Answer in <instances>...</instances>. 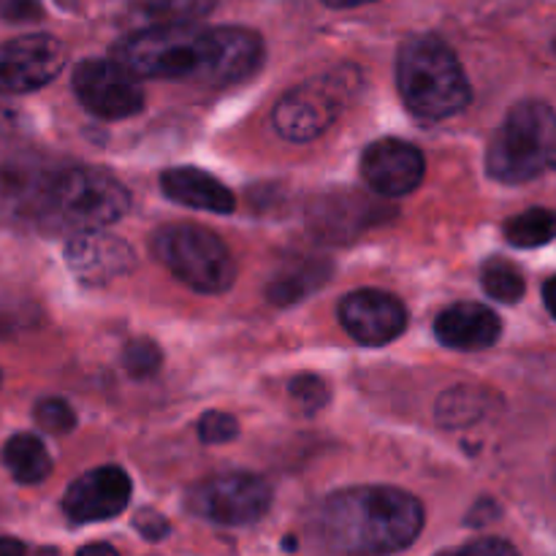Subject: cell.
Masks as SVG:
<instances>
[{
  "label": "cell",
  "mask_w": 556,
  "mask_h": 556,
  "mask_svg": "<svg viewBox=\"0 0 556 556\" xmlns=\"http://www.w3.org/2000/svg\"><path fill=\"white\" fill-rule=\"evenodd\" d=\"M288 391H291V396L304 413H318L329 402V386L318 375H299V378L291 380Z\"/></svg>",
  "instance_id": "24"
},
{
  "label": "cell",
  "mask_w": 556,
  "mask_h": 556,
  "mask_svg": "<svg viewBox=\"0 0 556 556\" xmlns=\"http://www.w3.org/2000/svg\"><path fill=\"white\" fill-rule=\"evenodd\" d=\"M543 302H546L548 313H552L556 318V277H552V280L543 286Z\"/></svg>",
  "instance_id": "33"
},
{
  "label": "cell",
  "mask_w": 556,
  "mask_h": 556,
  "mask_svg": "<svg viewBox=\"0 0 556 556\" xmlns=\"http://www.w3.org/2000/svg\"><path fill=\"white\" fill-rule=\"evenodd\" d=\"M556 166V112L543 101L516 103L494 134L486 168L497 182L521 185Z\"/></svg>",
  "instance_id": "4"
},
{
  "label": "cell",
  "mask_w": 556,
  "mask_h": 556,
  "mask_svg": "<svg viewBox=\"0 0 556 556\" xmlns=\"http://www.w3.org/2000/svg\"><path fill=\"white\" fill-rule=\"evenodd\" d=\"M74 92L81 106L101 119H125L144 109L139 79L117 60H81L74 68Z\"/></svg>",
  "instance_id": "9"
},
{
  "label": "cell",
  "mask_w": 556,
  "mask_h": 556,
  "mask_svg": "<svg viewBox=\"0 0 556 556\" xmlns=\"http://www.w3.org/2000/svg\"><path fill=\"white\" fill-rule=\"evenodd\" d=\"M185 503L190 514L212 525L244 527L269 510L271 489L264 478L250 472H226L195 483Z\"/></svg>",
  "instance_id": "8"
},
{
  "label": "cell",
  "mask_w": 556,
  "mask_h": 556,
  "mask_svg": "<svg viewBox=\"0 0 556 556\" xmlns=\"http://www.w3.org/2000/svg\"><path fill=\"white\" fill-rule=\"evenodd\" d=\"M424 174H427L424 152L405 139H380L362 155L364 182L386 199L413 193L424 182Z\"/></svg>",
  "instance_id": "12"
},
{
  "label": "cell",
  "mask_w": 556,
  "mask_h": 556,
  "mask_svg": "<svg viewBox=\"0 0 556 556\" xmlns=\"http://www.w3.org/2000/svg\"><path fill=\"white\" fill-rule=\"evenodd\" d=\"M33 556H60V554L54 552V548H38V552L33 554Z\"/></svg>",
  "instance_id": "35"
},
{
  "label": "cell",
  "mask_w": 556,
  "mask_h": 556,
  "mask_svg": "<svg viewBox=\"0 0 556 556\" xmlns=\"http://www.w3.org/2000/svg\"><path fill=\"white\" fill-rule=\"evenodd\" d=\"M76 556H119V554L114 552L112 546H106V543H90V546L81 548Z\"/></svg>",
  "instance_id": "32"
},
{
  "label": "cell",
  "mask_w": 556,
  "mask_h": 556,
  "mask_svg": "<svg viewBox=\"0 0 556 556\" xmlns=\"http://www.w3.org/2000/svg\"><path fill=\"white\" fill-rule=\"evenodd\" d=\"M163 193L172 201L182 206H193V210L215 212V215H231L237 199L231 190L212 174L201 172V168L177 166L163 172L161 177Z\"/></svg>",
  "instance_id": "16"
},
{
  "label": "cell",
  "mask_w": 556,
  "mask_h": 556,
  "mask_svg": "<svg viewBox=\"0 0 556 556\" xmlns=\"http://www.w3.org/2000/svg\"><path fill=\"white\" fill-rule=\"evenodd\" d=\"M503 334V320L478 302H459L434 320V337L454 351H486Z\"/></svg>",
  "instance_id": "15"
},
{
  "label": "cell",
  "mask_w": 556,
  "mask_h": 556,
  "mask_svg": "<svg viewBox=\"0 0 556 556\" xmlns=\"http://www.w3.org/2000/svg\"><path fill=\"white\" fill-rule=\"evenodd\" d=\"M345 71H337L334 76L296 85L293 90H288L277 101L275 114H271L277 134L286 141H296V144H304V141H313L320 134H326L334 125V119L340 117L348 90L353 87V81L345 79Z\"/></svg>",
  "instance_id": "7"
},
{
  "label": "cell",
  "mask_w": 556,
  "mask_h": 556,
  "mask_svg": "<svg viewBox=\"0 0 556 556\" xmlns=\"http://www.w3.org/2000/svg\"><path fill=\"white\" fill-rule=\"evenodd\" d=\"M486 413V396L478 389H451L440 396L438 402V421L443 427H465V424L478 421Z\"/></svg>",
  "instance_id": "21"
},
{
  "label": "cell",
  "mask_w": 556,
  "mask_h": 556,
  "mask_svg": "<svg viewBox=\"0 0 556 556\" xmlns=\"http://www.w3.org/2000/svg\"><path fill=\"white\" fill-rule=\"evenodd\" d=\"M130 195L119 179L103 168L74 166L47 174L41 215L74 231H98L123 220Z\"/></svg>",
  "instance_id": "5"
},
{
  "label": "cell",
  "mask_w": 556,
  "mask_h": 556,
  "mask_svg": "<svg viewBox=\"0 0 556 556\" xmlns=\"http://www.w3.org/2000/svg\"><path fill=\"white\" fill-rule=\"evenodd\" d=\"M152 253L179 282L199 293H226L237 280V264L226 242L195 223L163 226L152 237Z\"/></svg>",
  "instance_id": "6"
},
{
  "label": "cell",
  "mask_w": 556,
  "mask_h": 556,
  "mask_svg": "<svg viewBox=\"0 0 556 556\" xmlns=\"http://www.w3.org/2000/svg\"><path fill=\"white\" fill-rule=\"evenodd\" d=\"M114 60L136 79L244 81L264 60L261 36L244 27H195L190 22H166L123 38Z\"/></svg>",
  "instance_id": "1"
},
{
  "label": "cell",
  "mask_w": 556,
  "mask_h": 556,
  "mask_svg": "<svg viewBox=\"0 0 556 556\" xmlns=\"http://www.w3.org/2000/svg\"><path fill=\"white\" fill-rule=\"evenodd\" d=\"M130 478L123 467H96L68 486L63 497V514L74 525L114 519L130 503Z\"/></svg>",
  "instance_id": "13"
},
{
  "label": "cell",
  "mask_w": 556,
  "mask_h": 556,
  "mask_svg": "<svg viewBox=\"0 0 556 556\" xmlns=\"http://www.w3.org/2000/svg\"><path fill=\"white\" fill-rule=\"evenodd\" d=\"M402 101L421 119H448L465 112L472 90L459 58L434 36L407 38L396 58Z\"/></svg>",
  "instance_id": "3"
},
{
  "label": "cell",
  "mask_w": 556,
  "mask_h": 556,
  "mask_svg": "<svg viewBox=\"0 0 556 556\" xmlns=\"http://www.w3.org/2000/svg\"><path fill=\"white\" fill-rule=\"evenodd\" d=\"M0 556H25V546L16 538H0Z\"/></svg>",
  "instance_id": "30"
},
{
  "label": "cell",
  "mask_w": 556,
  "mask_h": 556,
  "mask_svg": "<svg viewBox=\"0 0 556 556\" xmlns=\"http://www.w3.org/2000/svg\"><path fill=\"white\" fill-rule=\"evenodd\" d=\"M331 277V264L326 258H296L291 264L282 266L275 277H271L269 288V302L271 304H296L302 299H307L309 293L318 291L320 286H326V280Z\"/></svg>",
  "instance_id": "17"
},
{
  "label": "cell",
  "mask_w": 556,
  "mask_h": 556,
  "mask_svg": "<svg viewBox=\"0 0 556 556\" xmlns=\"http://www.w3.org/2000/svg\"><path fill=\"white\" fill-rule=\"evenodd\" d=\"M329 9H356V5H367V3H378V0H324Z\"/></svg>",
  "instance_id": "34"
},
{
  "label": "cell",
  "mask_w": 556,
  "mask_h": 556,
  "mask_svg": "<svg viewBox=\"0 0 556 556\" xmlns=\"http://www.w3.org/2000/svg\"><path fill=\"white\" fill-rule=\"evenodd\" d=\"M125 369H128L134 378H150L161 367V351L152 340H134L123 353Z\"/></svg>",
  "instance_id": "25"
},
{
  "label": "cell",
  "mask_w": 556,
  "mask_h": 556,
  "mask_svg": "<svg viewBox=\"0 0 556 556\" xmlns=\"http://www.w3.org/2000/svg\"><path fill=\"white\" fill-rule=\"evenodd\" d=\"M340 324L358 345L380 348L407 329V309L394 293L364 288L342 299Z\"/></svg>",
  "instance_id": "11"
},
{
  "label": "cell",
  "mask_w": 556,
  "mask_h": 556,
  "mask_svg": "<svg viewBox=\"0 0 556 556\" xmlns=\"http://www.w3.org/2000/svg\"><path fill=\"white\" fill-rule=\"evenodd\" d=\"M3 462L14 481L25 483V486L47 481L52 472V456L36 434H14L3 448Z\"/></svg>",
  "instance_id": "18"
},
{
  "label": "cell",
  "mask_w": 556,
  "mask_h": 556,
  "mask_svg": "<svg viewBox=\"0 0 556 556\" xmlns=\"http://www.w3.org/2000/svg\"><path fill=\"white\" fill-rule=\"evenodd\" d=\"M237 434H239V424H237V418L228 416V413L215 410V413H206V416H201V421H199L201 443L223 445V443H231Z\"/></svg>",
  "instance_id": "26"
},
{
  "label": "cell",
  "mask_w": 556,
  "mask_h": 556,
  "mask_svg": "<svg viewBox=\"0 0 556 556\" xmlns=\"http://www.w3.org/2000/svg\"><path fill=\"white\" fill-rule=\"evenodd\" d=\"M481 286L489 296L505 304H516L527 291L525 275L508 258H489L481 269Z\"/></svg>",
  "instance_id": "20"
},
{
  "label": "cell",
  "mask_w": 556,
  "mask_h": 556,
  "mask_svg": "<svg viewBox=\"0 0 556 556\" xmlns=\"http://www.w3.org/2000/svg\"><path fill=\"white\" fill-rule=\"evenodd\" d=\"M43 9L38 0H0V16L9 22L41 20Z\"/></svg>",
  "instance_id": "28"
},
{
  "label": "cell",
  "mask_w": 556,
  "mask_h": 556,
  "mask_svg": "<svg viewBox=\"0 0 556 556\" xmlns=\"http://www.w3.org/2000/svg\"><path fill=\"white\" fill-rule=\"evenodd\" d=\"M65 63V49L58 38L33 33L0 43V92L22 96L47 87Z\"/></svg>",
  "instance_id": "10"
},
{
  "label": "cell",
  "mask_w": 556,
  "mask_h": 556,
  "mask_svg": "<svg viewBox=\"0 0 556 556\" xmlns=\"http://www.w3.org/2000/svg\"><path fill=\"white\" fill-rule=\"evenodd\" d=\"M438 556H519L508 541H500V538H481V541L465 543L459 548H448V552Z\"/></svg>",
  "instance_id": "27"
},
{
  "label": "cell",
  "mask_w": 556,
  "mask_h": 556,
  "mask_svg": "<svg viewBox=\"0 0 556 556\" xmlns=\"http://www.w3.org/2000/svg\"><path fill=\"white\" fill-rule=\"evenodd\" d=\"M38 427L49 434H68L76 427V413L63 400H41L33 413Z\"/></svg>",
  "instance_id": "23"
},
{
  "label": "cell",
  "mask_w": 556,
  "mask_h": 556,
  "mask_svg": "<svg viewBox=\"0 0 556 556\" xmlns=\"http://www.w3.org/2000/svg\"><path fill=\"white\" fill-rule=\"evenodd\" d=\"M65 261L71 271L85 282H106L112 277L128 275L136 266L134 248L119 237L98 231H76L65 244Z\"/></svg>",
  "instance_id": "14"
},
{
  "label": "cell",
  "mask_w": 556,
  "mask_h": 556,
  "mask_svg": "<svg viewBox=\"0 0 556 556\" xmlns=\"http://www.w3.org/2000/svg\"><path fill=\"white\" fill-rule=\"evenodd\" d=\"M318 538L337 554L386 556L410 546L424 530V505L391 486H356L324 500Z\"/></svg>",
  "instance_id": "2"
},
{
  "label": "cell",
  "mask_w": 556,
  "mask_h": 556,
  "mask_svg": "<svg viewBox=\"0 0 556 556\" xmlns=\"http://www.w3.org/2000/svg\"><path fill=\"white\" fill-rule=\"evenodd\" d=\"M505 239L514 248H543V244L556 239V212L535 206V210H527L521 215L510 217L505 223Z\"/></svg>",
  "instance_id": "19"
},
{
  "label": "cell",
  "mask_w": 556,
  "mask_h": 556,
  "mask_svg": "<svg viewBox=\"0 0 556 556\" xmlns=\"http://www.w3.org/2000/svg\"><path fill=\"white\" fill-rule=\"evenodd\" d=\"M16 119H20V114L11 106H5V101L0 98V130H11L16 125Z\"/></svg>",
  "instance_id": "31"
},
{
  "label": "cell",
  "mask_w": 556,
  "mask_h": 556,
  "mask_svg": "<svg viewBox=\"0 0 556 556\" xmlns=\"http://www.w3.org/2000/svg\"><path fill=\"white\" fill-rule=\"evenodd\" d=\"M136 530L144 538H150V541H161L168 532V525L166 519H161V516L152 514V510H144V514L136 516Z\"/></svg>",
  "instance_id": "29"
},
{
  "label": "cell",
  "mask_w": 556,
  "mask_h": 556,
  "mask_svg": "<svg viewBox=\"0 0 556 556\" xmlns=\"http://www.w3.org/2000/svg\"><path fill=\"white\" fill-rule=\"evenodd\" d=\"M212 9H215V0H150V5H147V11L155 20H161V25L199 20V16L210 14Z\"/></svg>",
  "instance_id": "22"
}]
</instances>
